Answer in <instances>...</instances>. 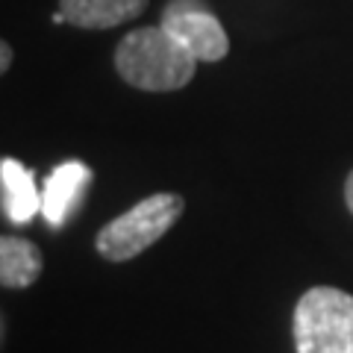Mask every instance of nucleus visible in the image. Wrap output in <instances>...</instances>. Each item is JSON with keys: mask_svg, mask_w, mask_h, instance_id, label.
<instances>
[{"mask_svg": "<svg viewBox=\"0 0 353 353\" xmlns=\"http://www.w3.org/2000/svg\"><path fill=\"white\" fill-rule=\"evenodd\" d=\"M115 71L141 92H176L192 83L197 59L162 24L130 30L115 48Z\"/></svg>", "mask_w": 353, "mask_h": 353, "instance_id": "f257e3e1", "label": "nucleus"}, {"mask_svg": "<svg viewBox=\"0 0 353 353\" xmlns=\"http://www.w3.org/2000/svg\"><path fill=\"white\" fill-rule=\"evenodd\" d=\"M148 9V0H59L65 24L80 30H112L130 24Z\"/></svg>", "mask_w": 353, "mask_h": 353, "instance_id": "423d86ee", "label": "nucleus"}, {"mask_svg": "<svg viewBox=\"0 0 353 353\" xmlns=\"http://www.w3.org/2000/svg\"><path fill=\"white\" fill-rule=\"evenodd\" d=\"M297 353H353V294L315 285L301 294L292 318Z\"/></svg>", "mask_w": 353, "mask_h": 353, "instance_id": "f03ea898", "label": "nucleus"}, {"mask_svg": "<svg viewBox=\"0 0 353 353\" xmlns=\"http://www.w3.org/2000/svg\"><path fill=\"white\" fill-rule=\"evenodd\" d=\"M345 203H347L350 215H353V171L347 174V180H345Z\"/></svg>", "mask_w": 353, "mask_h": 353, "instance_id": "9d476101", "label": "nucleus"}, {"mask_svg": "<svg viewBox=\"0 0 353 353\" xmlns=\"http://www.w3.org/2000/svg\"><path fill=\"white\" fill-rule=\"evenodd\" d=\"M92 183V168L85 162H62L59 168H53L41 189V215L50 227H62L71 218V212L80 206L83 194Z\"/></svg>", "mask_w": 353, "mask_h": 353, "instance_id": "39448f33", "label": "nucleus"}, {"mask_svg": "<svg viewBox=\"0 0 353 353\" xmlns=\"http://www.w3.org/2000/svg\"><path fill=\"white\" fill-rule=\"evenodd\" d=\"M183 209L185 203L180 194L157 192L145 201H139L136 206H130L124 215L112 218L106 227H101L94 248L106 262H130L139 253H145L150 245H157L176 224Z\"/></svg>", "mask_w": 353, "mask_h": 353, "instance_id": "7ed1b4c3", "label": "nucleus"}, {"mask_svg": "<svg viewBox=\"0 0 353 353\" xmlns=\"http://www.w3.org/2000/svg\"><path fill=\"white\" fill-rule=\"evenodd\" d=\"M0 192H3V215L12 224H30L36 212H41V194L36 189V180L12 157L0 162Z\"/></svg>", "mask_w": 353, "mask_h": 353, "instance_id": "0eeeda50", "label": "nucleus"}, {"mask_svg": "<svg viewBox=\"0 0 353 353\" xmlns=\"http://www.w3.org/2000/svg\"><path fill=\"white\" fill-rule=\"evenodd\" d=\"M9 65H12V48H9V41L0 44V71H9Z\"/></svg>", "mask_w": 353, "mask_h": 353, "instance_id": "1a4fd4ad", "label": "nucleus"}, {"mask_svg": "<svg viewBox=\"0 0 353 353\" xmlns=\"http://www.w3.org/2000/svg\"><path fill=\"white\" fill-rule=\"evenodd\" d=\"M44 259L32 241L21 236L0 239V283L3 289H27L41 277Z\"/></svg>", "mask_w": 353, "mask_h": 353, "instance_id": "6e6552de", "label": "nucleus"}, {"mask_svg": "<svg viewBox=\"0 0 353 353\" xmlns=\"http://www.w3.org/2000/svg\"><path fill=\"white\" fill-rule=\"evenodd\" d=\"M159 24L197 62H221L230 53V36L203 0H168Z\"/></svg>", "mask_w": 353, "mask_h": 353, "instance_id": "20e7f679", "label": "nucleus"}]
</instances>
